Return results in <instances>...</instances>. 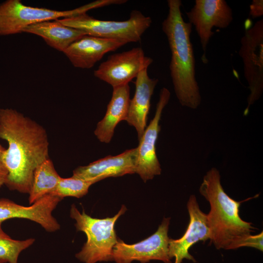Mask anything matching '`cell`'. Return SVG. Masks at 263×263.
Listing matches in <instances>:
<instances>
[{
    "instance_id": "9c48e42d",
    "label": "cell",
    "mask_w": 263,
    "mask_h": 263,
    "mask_svg": "<svg viewBox=\"0 0 263 263\" xmlns=\"http://www.w3.org/2000/svg\"><path fill=\"white\" fill-rule=\"evenodd\" d=\"M152 62L151 57L145 56L142 48H133L110 56L94 71V75L113 88L129 84Z\"/></svg>"
},
{
    "instance_id": "277c9868",
    "label": "cell",
    "mask_w": 263,
    "mask_h": 263,
    "mask_svg": "<svg viewBox=\"0 0 263 263\" xmlns=\"http://www.w3.org/2000/svg\"><path fill=\"white\" fill-rule=\"evenodd\" d=\"M122 206L118 212L112 217L95 218L87 215L84 209L81 213L73 204L70 209V216L75 220L76 230L83 232L87 241L75 257L84 263L113 261V246L117 243L114 225L121 215L126 211Z\"/></svg>"
},
{
    "instance_id": "ffe728a7",
    "label": "cell",
    "mask_w": 263,
    "mask_h": 263,
    "mask_svg": "<svg viewBox=\"0 0 263 263\" xmlns=\"http://www.w3.org/2000/svg\"><path fill=\"white\" fill-rule=\"evenodd\" d=\"M1 224L0 223V263H18L20 253L30 246L35 240L13 239L3 231Z\"/></svg>"
},
{
    "instance_id": "5b68a950",
    "label": "cell",
    "mask_w": 263,
    "mask_h": 263,
    "mask_svg": "<svg viewBox=\"0 0 263 263\" xmlns=\"http://www.w3.org/2000/svg\"><path fill=\"white\" fill-rule=\"evenodd\" d=\"M61 24L80 30L86 35L117 40L127 44L140 40L152 23L150 17L132 10L129 19L124 21L99 20L86 13L57 19Z\"/></svg>"
},
{
    "instance_id": "d6986e66",
    "label": "cell",
    "mask_w": 263,
    "mask_h": 263,
    "mask_svg": "<svg viewBox=\"0 0 263 263\" xmlns=\"http://www.w3.org/2000/svg\"><path fill=\"white\" fill-rule=\"evenodd\" d=\"M60 178L50 158L40 164L34 171L29 193V204L32 205L50 194L56 188Z\"/></svg>"
},
{
    "instance_id": "cb8c5ba5",
    "label": "cell",
    "mask_w": 263,
    "mask_h": 263,
    "mask_svg": "<svg viewBox=\"0 0 263 263\" xmlns=\"http://www.w3.org/2000/svg\"><path fill=\"white\" fill-rule=\"evenodd\" d=\"M249 15L252 18L260 17L263 15V0H253L249 6Z\"/></svg>"
},
{
    "instance_id": "8fae6325",
    "label": "cell",
    "mask_w": 263,
    "mask_h": 263,
    "mask_svg": "<svg viewBox=\"0 0 263 263\" xmlns=\"http://www.w3.org/2000/svg\"><path fill=\"white\" fill-rule=\"evenodd\" d=\"M188 22L194 25L204 51L202 61L207 63L205 54L213 27L227 28L233 20L232 11L225 0H195L190 10L186 13Z\"/></svg>"
},
{
    "instance_id": "7a4b0ae2",
    "label": "cell",
    "mask_w": 263,
    "mask_h": 263,
    "mask_svg": "<svg viewBox=\"0 0 263 263\" xmlns=\"http://www.w3.org/2000/svg\"><path fill=\"white\" fill-rule=\"evenodd\" d=\"M169 12L162 23L171 52L170 76L176 97L182 106L197 109L201 96L196 79L195 59L190 35L192 25L186 22L180 0H168Z\"/></svg>"
},
{
    "instance_id": "ba28073f",
    "label": "cell",
    "mask_w": 263,
    "mask_h": 263,
    "mask_svg": "<svg viewBox=\"0 0 263 263\" xmlns=\"http://www.w3.org/2000/svg\"><path fill=\"white\" fill-rule=\"evenodd\" d=\"M170 218H164L157 231L148 238L129 244L118 239L113 250V261L116 263H131L133 261L147 263L159 260L171 263L169 255L168 236Z\"/></svg>"
},
{
    "instance_id": "9a60e30c",
    "label": "cell",
    "mask_w": 263,
    "mask_h": 263,
    "mask_svg": "<svg viewBox=\"0 0 263 263\" xmlns=\"http://www.w3.org/2000/svg\"><path fill=\"white\" fill-rule=\"evenodd\" d=\"M125 44L117 40L86 35L72 43L63 53L75 67L90 69L104 55Z\"/></svg>"
},
{
    "instance_id": "ac0fdd59",
    "label": "cell",
    "mask_w": 263,
    "mask_h": 263,
    "mask_svg": "<svg viewBox=\"0 0 263 263\" xmlns=\"http://www.w3.org/2000/svg\"><path fill=\"white\" fill-rule=\"evenodd\" d=\"M22 33L38 36L48 45L63 53L72 43L86 35L82 30L61 24L57 19L29 25L22 30Z\"/></svg>"
},
{
    "instance_id": "e0dca14e",
    "label": "cell",
    "mask_w": 263,
    "mask_h": 263,
    "mask_svg": "<svg viewBox=\"0 0 263 263\" xmlns=\"http://www.w3.org/2000/svg\"><path fill=\"white\" fill-rule=\"evenodd\" d=\"M130 94L129 84L113 88L105 115L97 124L94 131L95 136L100 142L109 143L117 125L122 120H125L130 101Z\"/></svg>"
},
{
    "instance_id": "6da1fadb",
    "label": "cell",
    "mask_w": 263,
    "mask_h": 263,
    "mask_svg": "<svg viewBox=\"0 0 263 263\" xmlns=\"http://www.w3.org/2000/svg\"><path fill=\"white\" fill-rule=\"evenodd\" d=\"M0 138L8 148L4 161L9 189L29 194L35 169L49 158L45 129L35 120L12 108L0 109Z\"/></svg>"
},
{
    "instance_id": "8992f818",
    "label": "cell",
    "mask_w": 263,
    "mask_h": 263,
    "mask_svg": "<svg viewBox=\"0 0 263 263\" xmlns=\"http://www.w3.org/2000/svg\"><path fill=\"white\" fill-rule=\"evenodd\" d=\"M109 5L110 0H99L73 10L57 11L27 6L20 0H7L0 4V36L21 33L33 24L77 16Z\"/></svg>"
},
{
    "instance_id": "7402d4cb",
    "label": "cell",
    "mask_w": 263,
    "mask_h": 263,
    "mask_svg": "<svg viewBox=\"0 0 263 263\" xmlns=\"http://www.w3.org/2000/svg\"><path fill=\"white\" fill-rule=\"evenodd\" d=\"M263 231L255 235H252L250 234L241 237L235 241L230 246L229 249H236L241 247L247 246L253 247L263 251Z\"/></svg>"
},
{
    "instance_id": "52a82bcc",
    "label": "cell",
    "mask_w": 263,
    "mask_h": 263,
    "mask_svg": "<svg viewBox=\"0 0 263 263\" xmlns=\"http://www.w3.org/2000/svg\"><path fill=\"white\" fill-rule=\"evenodd\" d=\"M239 54L244 64V76L248 85L250 94L246 115L249 107L262 96L263 91V20L257 21L251 27L245 26L241 38Z\"/></svg>"
},
{
    "instance_id": "3957f363",
    "label": "cell",
    "mask_w": 263,
    "mask_h": 263,
    "mask_svg": "<svg viewBox=\"0 0 263 263\" xmlns=\"http://www.w3.org/2000/svg\"><path fill=\"white\" fill-rule=\"evenodd\" d=\"M219 170L212 168L204 176L199 192L210 204L207 214L210 230V242L217 249L229 250L241 237L251 234L254 227L239 215L241 202L229 197L221 183Z\"/></svg>"
},
{
    "instance_id": "30bf717a",
    "label": "cell",
    "mask_w": 263,
    "mask_h": 263,
    "mask_svg": "<svg viewBox=\"0 0 263 263\" xmlns=\"http://www.w3.org/2000/svg\"><path fill=\"white\" fill-rule=\"evenodd\" d=\"M170 96V93L168 89H161L154 116L146 127L136 148L135 173L145 182L161 173V165L156 155V144L161 129L159 122L161 115Z\"/></svg>"
},
{
    "instance_id": "2e32d148",
    "label": "cell",
    "mask_w": 263,
    "mask_h": 263,
    "mask_svg": "<svg viewBox=\"0 0 263 263\" xmlns=\"http://www.w3.org/2000/svg\"><path fill=\"white\" fill-rule=\"evenodd\" d=\"M148 69H144L136 77L135 90L133 98L130 99L125 120L134 127L139 140L147 127L150 100L158 79L150 77Z\"/></svg>"
},
{
    "instance_id": "44dd1931",
    "label": "cell",
    "mask_w": 263,
    "mask_h": 263,
    "mask_svg": "<svg viewBox=\"0 0 263 263\" xmlns=\"http://www.w3.org/2000/svg\"><path fill=\"white\" fill-rule=\"evenodd\" d=\"M94 181L84 180L73 176L61 177L55 189L49 194L62 199L66 197L80 198L85 195Z\"/></svg>"
},
{
    "instance_id": "7c38bea8",
    "label": "cell",
    "mask_w": 263,
    "mask_h": 263,
    "mask_svg": "<svg viewBox=\"0 0 263 263\" xmlns=\"http://www.w3.org/2000/svg\"><path fill=\"white\" fill-rule=\"evenodd\" d=\"M187 208L189 221L185 232L179 239H170L169 243V255L170 259L175 258L174 263H182L184 259L195 262L189 249L196 243L210 240L211 237L207 215L201 210L194 195L190 196Z\"/></svg>"
},
{
    "instance_id": "603a6c76",
    "label": "cell",
    "mask_w": 263,
    "mask_h": 263,
    "mask_svg": "<svg viewBox=\"0 0 263 263\" xmlns=\"http://www.w3.org/2000/svg\"><path fill=\"white\" fill-rule=\"evenodd\" d=\"M5 150V149L0 145V188L5 185L8 174L3 158Z\"/></svg>"
},
{
    "instance_id": "4fadbf2b",
    "label": "cell",
    "mask_w": 263,
    "mask_h": 263,
    "mask_svg": "<svg viewBox=\"0 0 263 263\" xmlns=\"http://www.w3.org/2000/svg\"><path fill=\"white\" fill-rule=\"evenodd\" d=\"M62 199L47 194L30 206L16 204L6 198L0 199V223L10 219H26L40 225L48 232H55L60 225L53 216L52 212Z\"/></svg>"
},
{
    "instance_id": "5bb4252c",
    "label": "cell",
    "mask_w": 263,
    "mask_h": 263,
    "mask_svg": "<svg viewBox=\"0 0 263 263\" xmlns=\"http://www.w3.org/2000/svg\"><path fill=\"white\" fill-rule=\"evenodd\" d=\"M136 155V148L117 155H108L87 166L76 168L73 170L72 176L96 183L110 177L133 174L135 173Z\"/></svg>"
}]
</instances>
